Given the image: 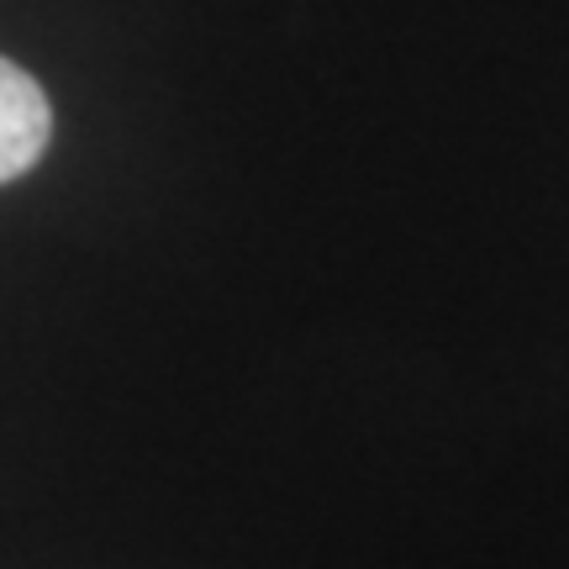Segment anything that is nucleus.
I'll return each mask as SVG.
<instances>
[{
    "mask_svg": "<svg viewBox=\"0 0 569 569\" xmlns=\"http://www.w3.org/2000/svg\"><path fill=\"white\" fill-rule=\"evenodd\" d=\"M48 132H53V111L42 84L11 59H0V184L27 174L42 159Z\"/></svg>",
    "mask_w": 569,
    "mask_h": 569,
    "instance_id": "nucleus-1",
    "label": "nucleus"
}]
</instances>
